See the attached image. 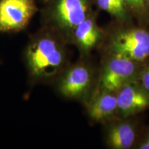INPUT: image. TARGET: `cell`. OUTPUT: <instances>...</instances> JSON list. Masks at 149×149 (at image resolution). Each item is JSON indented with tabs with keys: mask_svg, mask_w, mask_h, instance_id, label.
I'll return each mask as SVG.
<instances>
[{
	"mask_svg": "<svg viewBox=\"0 0 149 149\" xmlns=\"http://www.w3.org/2000/svg\"><path fill=\"white\" fill-rule=\"evenodd\" d=\"M68 40L51 28L37 33L29 41L24 59L33 83L55 81L69 66Z\"/></svg>",
	"mask_w": 149,
	"mask_h": 149,
	"instance_id": "1",
	"label": "cell"
},
{
	"mask_svg": "<svg viewBox=\"0 0 149 149\" xmlns=\"http://www.w3.org/2000/svg\"><path fill=\"white\" fill-rule=\"evenodd\" d=\"M108 55L141 63L149 57V31L139 27L120 29L110 36Z\"/></svg>",
	"mask_w": 149,
	"mask_h": 149,
	"instance_id": "2",
	"label": "cell"
},
{
	"mask_svg": "<svg viewBox=\"0 0 149 149\" xmlns=\"http://www.w3.org/2000/svg\"><path fill=\"white\" fill-rule=\"evenodd\" d=\"M94 74L84 61L69 65L55 80L57 92L65 98L85 102L93 93Z\"/></svg>",
	"mask_w": 149,
	"mask_h": 149,
	"instance_id": "3",
	"label": "cell"
},
{
	"mask_svg": "<svg viewBox=\"0 0 149 149\" xmlns=\"http://www.w3.org/2000/svg\"><path fill=\"white\" fill-rule=\"evenodd\" d=\"M89 0H54L50 9L51 29L61 33L70 44L74 29L89 16Z\"/></svg>",
	"mask_w": 149,
	"mask_h": 149,
	"instance_id": "4",
	"label": "cell"
},
{
	"mask_svg": "<svg viewBox=\"0 0 149 149\" xmlns=\"http://www.w3.org/2000/svg\"><path fill=\"white\" fill-rule=\"evenodd\" d=\"M139 69L138 62L108 55L102 66L97 88L117 93L123 86L136 79Z\"/></svg>",
	"mask_w": 149,
	"mask_h": 149,
	"instance_id": "5",
	"label": "cell"
},
{
	"mask_svg": "<svg viewBox=\"0 0 149 149\" xmlns=\"http://www.w3.org/2000/svg\"><path fill=\"white\" fill-rule=\"evenodd\" d=\"M34 0H1L0 33L24 29L36 11Z\"/></svg>",
	"mask_w": 149,
	"mask_h": 149,
	"instance_id": "6",
	"label": "cell"
},
{
	"mask_svg": "<svg viewBox=\"0 0 149 149\" xmlns=\"http://www.w3.org/2000/svg\"><path fill=\"white\" fill-rule=\"evenodd\" d=\"M117 118H129L149 109V91L133 79L116 93Z\"/></svg>",
	"mask_w": 149,
	"mask_h": 149,
	"instance_id": "7",
	"label": "cell"
},
{
	"mask_svg": "<svg viewBox=\"0 0 149 149\" xmlns=\"http://www.w3.org/2000/svg\"><path fill=\"white\" fill-rule=\"evenodd\" d=\"M87 115L93 122H110L117 118L116 93L97 88L85 102Z\"/></svg>",
	"mask_w": 149,
	"mask_h": 149,
	"instance_id": "8",
	"label": "cell"
},
{
	"mask_svg": "<svg viewBox=\"0 0 149 149\" xmlns=\"http://www.w3.org/2000/svg\"><path fill=\"white\" fill-rule=\"evenodd\" d=\"M103 35V31L97 24L95 17L91 13L74 29L70 44L77 47L81 55L86 56L98 46Z\"/></svg>",
	"mask_w": 149,
	"mask_h": 149,
	"instance_id": "9",
	"label": "cell"
},
{
	"mask_svg": "<svg viewBox=\"0 0 149 149\" xmlns=\"http://www.w3.org/2000/svg\"><path fill=\"white\" fill-rule=\"evenodd\" d=\"M127 118L112 120L105 134L107 146L112 149H130L135 146L137 139L135 124Z\"/></svg>",
	"mask_w": 149,
	"mask_h": 149,
	"instance_id": "10",
	"label": "cell"
},
{
	"mask_svg": "<svg viewBox=\"0 0 149 149\" xmlns=\"http://www.w3.org/2000/svg\"><path fill=\"white\" fill-rule=\"evenodd\" d=\"M96 3L101 10L120 22H128L130 20L132 14L124 0H96Z\"/></svg>",
	"mask_w": 149,
	"mask_h": 149,
	"instance_id": "11",
	"label": "cell"
},
{
	"mask_svg": "<svg viewBox=\"0 0 149 149\" xmlns=\"http://www.w3.org/2000/svg\"><path fill=\"white\" fill-rule=\"evenodd\" d=\"M124 1L131 14L136 17L144 19L148 15L146 0H124Z\"/></svg>",
	"mask_w": 149,
	"mask_h": 149,
	"instance_id": "12",
	"label": "cell"
},
{
	"mask_svg": "<svg viewBox=\"0 0 149 149\" xmlns=\"http://www.w3.org/2000/svg\"><path fill=\"white\" fill-rule=\"evenodd\" d=\"M136 80L143 88L149 91V64L146 65L139 69Z\"/></svg>",
	"mask_w": 149,
	"mask_h": 149,
	"instance_id": "13",
	"label": "cell"
},
{
	"mask_svg": "<svg viewBox=\"0 0 149 149\" xmlns=\"http://www.w3.org/2000/svg\"><path fill=\"white\" fill-rule=\"evenodd\" d=\"M137 148L139 149H149V131L147 132L144 137L141 139Z\"/></svg>",
	"mask_w": 149,
	"mask_h": 149,
	"instance_id": "14",
	"label": "cell"
},
{
	"mask_svg": "<svg viewBox=\"0 0 149 149\" xmlns=\"http://www.w3.org/2000/svg\"><path fill=\"white\" fill-rule=\"evenodd\" d=\"M146 1H147V5H148V7L149 9V0H146Z\"/></svg>",
	"mask_w": 149,
	"mask_h": 149,
	"instance_id": "15",
	"label": "cell"
}]
</instances>
